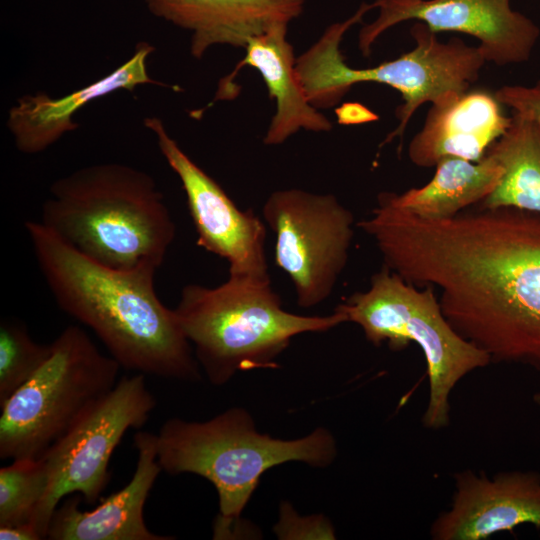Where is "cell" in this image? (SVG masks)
Wrapping results in <instances>:
<instances>
[{"label":"cell","mask_w":540,"mask_h":540,"mask_svg":"<svg viewBox=\"0 0 540 540\" xmlns=\"http://www.w3.org/2000/svg\"><path fill=\"white\" fill-rule=\"evenodd\" d=\"M383 265L440 290L455 331L491 362L540 371V215L479 208L423 219L394 207L376 221Z\"/></svg>","instance_id":"obj_1"},{"label":"cell","mask_w":540,"mask_h":540,"mask_svg":"<svg viewBox=\"0 0 540 540\" xmlns=\"http://www.w3.org/2000/svg\"><path fill=\"white\" fill-rule=\"evenodd\" d=\"M25 228L57 305L92 329L121 367L166 379H200L174 310L155 292V271L112 269L82 255L40 222L28 221Z\"/></svg>","instance_id":"obj_2"},{"label":"cell","mask_w":540,"mask_h":540,"mask_svg":"<svg viewBox=\"0 0 540 540\" xmlns=\"http://www.w3.org/2000/svg\"><path fill=\"white\" fill-rule=\"evenodd\" d=\"M39 221L87 258L120 271H157L176 228L147 173L104 163L57 181Z\"/></svg>","instance_id":"obj_3"},{"label":"cell","mask_w":540,"mask_h":540,"mask_svg":"<svg viewBox=\"0 0 540 540\" xmlns=\"http://www.w3.org/2000/svg\"><path fill=\"white\" fill-rule=\"evenodd\" d=\"M156 449L166 473H192L213 484L219 499L213 538L221 540L254 534L241 515L267 470L291 461L323 468L337 455L335 438L325 428L299 439L273 438L237 407L203 422L167 420L156 434Z\"/></svg>","instance_id":"obj_4"},{"label":"cell","mask_w":540,"mask_h":540,"mask_svg":"<svg viewBox=\"0 0 540 540\" xmlns=\"http://www.w3.org/2000/svg\"><path fill=\"white\" fill-rule=\"evenodd\" d=\"M173 310L213 385L225 384L240 371L277 368L293 337L347 322L336 310L327 316L288 312L270 278L237 275L216 287L185 285Z\"/></svg>","instance_id":"obj_5"},{"label":"cell","mask_w":540,"mask_h":540,"mask_svg":"<svg viewBox=\"0 0 540 540\" xmlns=\"http://www.w3.org/2000/svg\"><path fill=\"white\" fill-rule=\"evenodd\" d=\"M372 3H362L342 22L330 25L318 41L296 59V71L309 102L315 108L336 105L355 84L374 82L400 92L403 103L396 109L397 128L382 142L402 138L418 108L448 102L470 90L478 80L486 60L478 46L460 38L439 41L436 33L416 21L410 29L416 46L400 57L374 67L353 68L340 51L344 34L369 11Z\"/></svg>","instance_id":"obj_6"},{"label":"cell","mask_w":540,"mask_h":540,"mask_svg":"<svg viewBox=\"0 0 540 540\" xmlns=\"http://www.w3.org/2000/svg\"><path fill=\"white\" fill-rule=\"evenodd\" d=\"M347 322L360 326L366 339L391 350L413 342L422 350L429 397L422 423L441 429L450 423V395L469 373L488 366L490 356L459 335L446 319L435 288L418 289L386 266L370 279L366 291L355 292L340 303Z\"/></svg>","instance_id":"obj_7"},{"label":"cell","mask_w":540,"mask_h":540,"mask_svg":"<svg viewBox=\"0 0 540 540\" xmlns=\"http://www.w3.org/2000/svg\"><path fill=\"white\" fill-rule=\"evenodd\" d=\"M36 373L2 405L0 458H39L118 382L120 364L79 326L66 327Z\"/></svg>","instance_id":"obj_8"},{"label":"cell","mask_w":540,"mask_h":540,"mask_svg":"<svg viewBox=\"0 0 540 540\" xmlns=\"http://www.w3.org/2000/svg\"><path fill=\"white\" fill-rule=\"evenodd\" d=\"M155 406L145 374L124 376L45 451L48 487L30 522L41 539H47L65 496L78 493L95 504L109 482L114 450L129 429L144 425Z\"/></svg>","instance_id":"obj_9"},{"label":"cell","mask_w":540,"mask_h":540,"mask_svg":"<svg viewBox=\"0 0 540 540\" xmlns=\"http://www.w3.org/2000/svg\"><path fill=\"white\" fill-rule=\"evenodd\" d=\"M262 215L275 233V264L293 283L297 304L327 300L346 267L354 238V216L332 194L277 190Z\"/></svg>","instance_id":"obj_10"},{"label":"cell","mask_w":540,"mask_h":540,"mask_svg":"<svg viewBox=\"0 0 540 540\" xmlns=\"http://www.w3.org/2000/svg\"><path fill=\"white\" fill-rule=\"evenodd\" d=\"M372 4L378 16L358 37L364 56L370 55L381 34L409 20L422 22L435 33L476 38L486 62L498 66L528 61L540 36L538 25L514 10L511 0H375Z\"/></svg>","instance_id":"obj_11"},{"label":"cell","mask_w":540,"mask_h":540,"mask_svg":"<svg viewBox=\"0 0 540 540\" xmlns=\"http://www.w3.org/2000/svg\"><path fill=\"white\" fill-rule=\"evenodd\" d=\"M144 124L156 135L161 153L181 180L198 246L225 259L229 275L270 278L263 221L252 209L240 210L222 187L183 152L159 118L148 117Z\"/></svg>","instance_id":"obj_12"},{"label":"cell","mask_w":540,"mask_h":540,"mask_svg":"<svg viewBox=\"0 0 540 540\" xmlns=\"http://www.w3.org/2000/svg\"><path fill=\"white\" fill-rule=\"evenodd\" d=\"M450 507L430 527L434 540H485L522 525L540 529V473L503 471L492 477L463 470L454 474Z\"/></svg>","instance_id":"obj_13"},{"label":"cell","mask_w":540,"mask_h":540,"mask_svg":"<svg viewBox=\"0 0 540 540\" xmlns=\"http://www.w3.org/2000/svg\"><path fill=\"white\" fill-rule=\"evenodd\" d=\"M136 469L119 491L94 509L82 511L80 496L70 497L56 508L47 534L50 540H170L151 532L144 522V506L162 468L157 459L156 434L134 435Z\"/></svg>","instance_id":"obj_14"},{"label":"cell","mask_w":540,"mask_h":540,"mask_svg":"<svg viewBox=\"0 0 540 540\" xmlns=\"http://www.w3.org/2000/svg\"><path fill=\"white\" fill-rule=\"evenodd\" d=\"M507 116L494 93L468 90L429 109L422 129L408 147L411 162L433 167L444 157L478 161L508 129Z\"/></svg>","instance_id":"obj_15"},{"label":"cell","mask_w":540,"mask_h":540,"mask_svg":"<svg viewBox=\"0 0 540 540\" xmlns=\"http://www.w3.org/2000/svg\"><path fill=\"white\" fill-rule=\"evenodd\" d=\"M287 24H277L253 37L245 46L246 55L235 69L221 80L215 100L233 99L238 94L234 77L243 66L257 69L276 101V113L264 137L267 145H278L300 129L330 131L332 123L308 100L296 71V59L286 39Z\"/></svg>","instance_id":"obj_16"},{"label":"cell","mask_w":540,"mask_h":540,"mask_svg":"<svg viewBox=\"0 0 540 540\" xmlns=\"http://www.w3.org/2000/svg\"><path fill=\"white\" fill-rule=\"evenodd\" d=\"M306 0H146L150 12L193 32L191 53L201 58L215 44L247 45L303 11Z\"/></svg>","instance_id":"obj_17"},{"label":"cell","mask_w":540,"mask_h":540,"mask_svg":"<svg viewBox=\"0 0 540 540\" xmlns=\"http://www.w3.org/2000/svg\"><path fill=\"white\" fill-rule=\"evenodd\" d=\"M154 48L139 43L134 55L120 67L90 85L61 98L44 93L26 95L10 109L8 127L19 151H43L64 133L77 128L74 114L90 101L118 89L132 90L137 85L155 84L147 72L146 60Z\"/></svg>","instance_id":"obj_18"},{"label":"cell","mask_w":540,"mask_h":540,"mask_svg":"<svg viewBox=\"0 0 540 540\" xmlns=\"http://www.w3.org/2000/svg\"><path fill=\"white\" fill-rule=\"evenodd\" d=\"M433 178L424 186L403 193L381 192L390 205L423 219H446L470 205L481 203L497 186L502 167L486 153L478 161L444 157L435 165Z\"/></svg>","instance_id":"obj_19"},{"label":"cell","mask_w":540,"mask_h":540,"mask_svg":"<svg viewBox=\"0 0 540 540\" xmlns=\"http://www.w3.org/2000/svg\"><path fill=\"white\" fill-rule=\"evenodd\" d=\"M501 178L480 208H513L540 215V124L513 112L510 126L487 151Z\"/></svg>","instance_id":"obj_20"},{"label":"cell","mask_w":540,"mask_h":540,"mask_svg":"<svg viewBox=\"0 0 540 540\" xmlns=\"http://www.w3.org/2000/svg\"><path fill=\"white\" fill-rule=\"evenodd\" d=\"M48 487L42 457L19 458L0 469V527L30 523Z\"/></svg>","instance_id":"obj_21"},{"label":"cell","mask_w":540,"mask_h":540,"mask_svg":"<svg viewBox=\"0 0 540 540\" xmlns=\"http://www.w3.org/2000/svg\"><path fill=\"white\" fill-rule=\"evenodd\" d=\"M48 345L35 342L20 320L0 323V405L27 382L49 358Z\"/></svg>","instance_id":"obj_22"},{"label":"cell","mask_w":540,"mask_h":540,"mask_svg":"<svg viewBox=\"0 0 540 540\" xmlns=\"http://www.w3.org/2000/svg\"><path fill=\"white\" fill-rule=\"evenodd\" d=\"M274 532L279 539L336 538L332 525L323 516L300 517L289 503H282Z\"/></svg>","instance_id":"obj_23"},{"label":"cell","mask_w":540,"mask_h":540,"mask_svg":"<svg viewBox=\"0 0 540 540\" xmlns=\"http://www.w3.org/2000/svg\"><path fill=\"white\" fill-rule=\"evenodd\" d=\"M495 97L514 113L540 124V80L532 86L504 85L494 92Z\"/></svg>","instance_id":"obj_24"},{"label":"cell","mask_w":540,"mask_h":540,"mask_svg":"<svg viewBox=\"0 0 540 540\" xmlns=\"http://www.w3.org/2000/svg\"><path fill=\"white\" fill-rule=\"evenodd\" d=\"M341 124H358L376 120L378 117L366 107L358 103H347L336 110Z\"/></svg>","instance_id":"obj_25"},{"label":"cell","mask_w":540,"mask_h":540,"mask_svg":"<svg viewBox=\"0 0 540 540\" xmlns=\"http://www.w3.org/2000/svg\"><path fill=\"white\" fill-rule=\"evenodd\" d=\"M1 540H40V536L30 523L0 527Z\"/></svg>","instance_id":"obj_26"},{"label":"cell","mask_w":540,"mask_h":540,"mask_svg":"<svg viewBox=\"0 0 540 540\" xmlns=\"http://www.w3.org/2000/svg\"><path fill=\"white\" fill-rule=\"evenodd\" d=\"M533 402L540 408V390L534 393Z\"/></svg>","instance_id":"obj_27"}]
</instances>
